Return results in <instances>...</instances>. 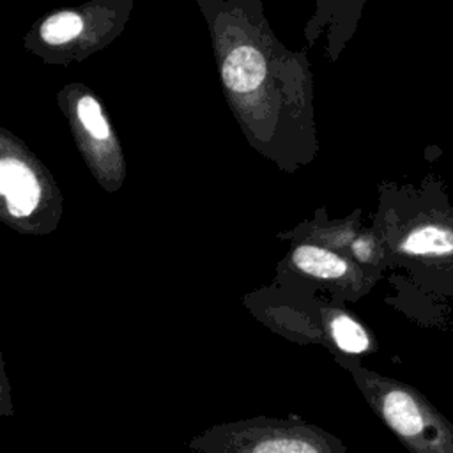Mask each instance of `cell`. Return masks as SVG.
Listing matches in <instances>:
<instances>
[{
  "label": "cell",
  "mask_w": 453,
  "mask_h": 453,
  "mask_svg": "<svg viewBox=\"0 0 453 453\" xmlns=\"http://www.w3.org/2000/svg\"><path fill=\"white\" fill-rule=\"evenodd\" d=\"M372 214L384 242L388 269L400 267L423 287L453 296V205L441 175L419 182L379 184Z\"/></svg>",
  "instance_id": "6da1fadb"
},
{
  "label": "cell",
  "mask_w": 453,
  "mask_h": 453,
  "mask_svg": "<svg viewBox=\"0 0 453 453\" xmlns=\"http://www.w3.org/2000/svg\"><path fill=\"white\" fill-rule=\"evenodd\" d=\"M373 414L409 453H453V423L409 382L368 370L359 359L340 357Z\"/></svg>",
  "instance_id": "7a4b0ae2"
},
{
  "label": "cell",
  "mask_w": 453,
  "mask_h": 453,
  "mask_svg": "<svg viewBox=\"0 0 453 453\" xmlns=\"http://www.w3.org/2000/svg\"><path fill=\"white\" fill-rule=\"evenodd\" d=\"M186 446L193 453H349L340 437L296 416H255L212 425Z\"/></svg>",
  "instance_id": "3957f363"
},
{
  "label": "cell",
  "mask_w": 453,
  "mask_h": 453,
  "mask_svg": "<svg viewBox=\"0 0 453 453\" xmlns=\"http://www.w3.org/2000/svg\"><path fill=\"white\" fill-rule=\"evenodd\" d=\"M290 271L306 285L326 290L331 299L340 303H356L380 281L375 274L343 253L311 239L299 237V242L288 255Z\"/></svg>",
  "instance_id": "277c9868"
},
{
  "label": "cell",
  "mask_w": 453,
  "mask_h": 453,
  "mask_svg": "<svg viewBox=\"0 0 453 453\" xmlns=\"http://www.w3.org/2000/svg\"><path fill=\"white\" fill-rule=\"evenodd\" d=\"M361 214L363 209L357 207L345 218L329 219L326 209H319L317 218L301 230L299 237L329 246L361 267L384 276L388 269L384 242L377 226L365 225Z\"/></svg>",
  "instance_id": "5b68a950"
},
{
  "label": "cell",
  "mask_w": 453,
  "mask_h": 453,
  "mask_svg": "<svg viewBox=\"0 0 453 453\" xmlns=\"http://www.w3.org/2000/svg\"><path fill=\"white\" fill-rule=\"evenodd\" d=\"M253 315L280 336L297 343L326 347L320 322V299L313 294L287 296V299H258L250 303Z\"/></svg>",
  "instance_id": "8992f818"
},
{
  "label": "cell",
  "mask_w": 453,
  "mask_h": 453,
  "mask_svg": "<svg viewBox=\"0 0 453 453\" xmlns=\"http://www.w3.org/2000/svg\"><path fill=\"white\" fill-rule=\"evenodd\" d=\"M365 5L366 0H315L306 37L311 44L324 37V53L331 64H336L356 35Z\"/></svg>",
  "instance_id": "52a82bcc"
},
{
  "label": "cell",
  "mask_w": 453,
  "mask_h": 453,
  "mask_svg": "<svg viewBox=\"0 0 453 453\" xmlns=\"http://www.w3.org/2000/svg\"><path fill=\"white\" fill-rule=\"evenodd\" d=\"M320 322L326 349L334 356V359H359L361 356L377 350L372 331L354 313H350L343 303L331 297L329 301H320Z\"/></svg>",
  "instance_id": "ba28073f"
},
{
  "label": "cell",
  "mask_w": 453,
  "mask_h": 453,
  "mask_svg": "<svg viewBox=\"0 0 453 453\" xmlns=\"http://www.w3.org/2000/svg\"><path fill=\"white\" fill-rule=\"evenodd\" d=\"M225 85L239 94H250L262 88L269 78V62L264 51L251 44L232 50L221 71Z\"/></svg>",
  "instance_id": "9c48e42d"
},
{
  "label": "cell",
  "mask_w": 453,
  "mask_h": 453,
  "mask_svg": "<svg viewBox=\"0 0 453 453\" xmlns=\"http://www.w3.org/2000/svg\"><path fill=\"white\" fill-rule=\"evenodd\" d=\"M81 18L74 12H57L41 25V37L50 44H64L81 30Z\"/></svg>",
  "instance_id": "30bf717a"
},
{
  "label": "cell",
  "mask_w": 453,
  "mask_h": 453,
  "mask_svg": "<svg viewBox=\"0 0 453 453\" xmlns=\"http://www.w3.org/2000/svg\"><path fill=\"white\" fill-rule=\"evenodd\" d=\"M37 200H39V184L32 172L5 195L9 212L18 218L28 216L34 211Z\"/></svg>",
  "instance_id": "8fae6325"
},
{
  "label": "cell",
  "mask_w": 453,
  "mask_h": 453,
  "mask_svg": "<svg viewBox=\"0 0 453 453\" xmlns=\"http://www.w3.org/2000/svg\"><path fill=\"white\" fill-rule=\"evenodd\" d=\"M78 117L83 127L97 140H104L110 134V127L106 119L101 113L97 101L92 96H83L78 101Z\"/></svg>",
  "instance_id": "7c38bea8"
},
{
  "label": "cell",
  "mask_w": 453,
  "mask_h": 453,
  "mask_svg": "<svg viewBox=\"0 0 453 453\" xmlns=\"http://www.w3.org/2000/svg\"><path fill=\"white\" fill-rule=\"evenodd\" d=\"M30 173V168L16 159H0V195H7L19 180Z\"/></svg>",
  "instance_id": "4fadbf2b"
},
{
  "label": "cell",
  "mask_w": 453,
  "mask_h": 453,
  "mask_svg": "<svg viewBox=\"0 0 453 453\" xmlns=\"http://www.w3.org/2000/svg\"><path fill=\"white\" fill-rule=\"evenodd\" d=\"M14 414V403H12V388L7 375V366L4 354L0 350V418H9Z\"/></svg>",
  "instance_id": "5bb4252c"
}]
</instances>
